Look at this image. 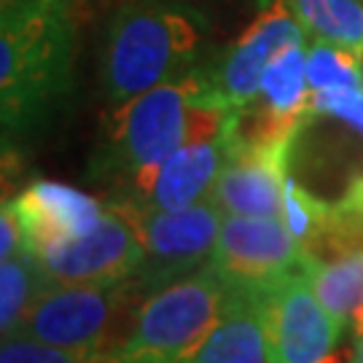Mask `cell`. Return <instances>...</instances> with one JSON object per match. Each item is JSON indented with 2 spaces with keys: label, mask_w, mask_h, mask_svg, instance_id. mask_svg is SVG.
<instances>
[{
  "label": "cell",
  "mask_w": 363,
  "mask_h": 363,
  "mask_svg": "<svg viewBox=\"0 0 363 363\" xmlns=\"http://www.w3.org/2000/svg\"><path fill=\"white\" fill-rule=\"evenodd\" d=\"M73 0H3L0 121L3 138L49 124L73 89Z\"/></svg>",
  "instance_id": "6da1fadb"
},
{
  "label": "cell",
  "mask_w": 363,
  "mask_h": 363,
  "mask_svg": "<svg viewBox=\"0 0 363 363\" xmlns=\"http://www.w3.org/2000/svg\"><path fill=\"white\" fill-rule=\"evenodd\" d=\"M234 111L240 108L223 105L213 91L210 70L194 67L111 111L97 172L127 178L138 189L178 148L218 138Z\"/></svg>",
  "instance_id": "7a4b0ae2"
},
{
  "label": "cell",
  "mask_w": 363,
  "mask_h": 363,
  "mask_svg": "<svg viewBox=\"0 0 363 363\" xmlns=\"http://www.w3.org/2000/svg\"><path fill=\"white\" fill-rule=\"evenodd\" d=\"M208 33L186 0H124L105 27L100 84L111 108L191 73Z\"/></svg>",
  "instance_id": "3957f363"
},
{
  "label": "cell",
  "mask_w": 363,
  "mask_h": 363,
  "mask_svg": "<svg viewBox=\"0 0 363 363\" xmlns=\"http://www.w3.org/2000/svg\"><path fill=\"white\" fill-rule=\"evenodd\" d=\"M229 291V283L208 264L148 294L127 342L108 363H186L218 325Z\"/></svg>",
  "instance_id": "277c9868"
},
{
  "label": "cell",
  "mask_w": 363,
  "mask_h": 363,
  "mask_svg": "<svg viewBox=\"0 0 363 363\" xmlns=\"http://www.w3.org/2000/svg\"><path fill=\"white\" fill-rule=\"evenodd\" d=\"M148 296L135 277L111 286H52L33 304L16 337L113 355L127 342Z\"/></svg>",
  "instance_id": "5b68a950"
},
{
  "label": "cell",
  "mask_w": 363,
  "mask_h": 363,
  "mask_svg": "<svg viewBox=\"0 0 363 363\" xmlns=\"http://www.w3.org/2000/svg\"><path fill=\"white\" fill-rule=\"evenodd\" d=\"M140 234L143 261L132 274L145 294L199 272L213 259L223 210L208 199L186 210H145L121 202Z\"/></svg>",
  "instance_id": "8992f818"
},
{
  "label": "cell",
  "mask_w": 363,
  "mask_h": 363,
  "mask_svg": "<svg viewBox=\"0 0 363 363\" xmlns=\"http://www.w3.org/2000/svg\"><path fill=\"white\" fill-rule=\"evenodd\" d=\"M40 269L57 286H111L138 272L143 261L140 234L121 202L108 205L89 232L35 253Z\"/></svg>",
  "instance_id": "52a82bcc"
},
{
  "label": "cell",
  "mask_w": 363,
  "mask_h": 363,
  "mask_svg": "<svg viewBox=\"0 0 363 363\" xmlns=\"http://www.w3.org/2000/svg\"><path fill=\"white\" fill-rule=\"evenodd\" d=\"M272 363H337L331 352L345 331L312 291L304 267L261 291Z\"/></svg>",
  "instance_id": "ba28073f"
},
{
  "label": "cell",
  "mask_w": 363,
  "mask_h": 363,
  "mask_svg": "<svg viewBox=\"0 0 363 363\" xmlns=\"http://www.w3.org/2000/svg\"><path fill=\"white\" fill-rule=\"evenodd\" d=\"M210 264L232 288L264 291L301 267V247L283 218L223 216Z\"/></svg>",
  "instance_id": "9c48e42d"
},
{
  "label": "cell",
  "mask_w": 363,
  "mask_h": 363,
  "mask_svg": "<svg viewBox=\"0 0 363 363\" xmlns=\"http://www.w3.org/2000/svg\"><path fill=\"white\" fill-rule=\"evenodd\" d=\"M301 40H307V30L291 11L288 0H272L269 6H261L259 16L210 70L213 91L223 105L245 108L259 94L261 78L274 57Z\"/></svg>",
  "instance_id": "30bf717a"
},
{
  "label": "cell",
  "mask_w": 363,
  "mask_h": 363,
  "mask_svg": "<svg viewBox=\"0 0 363 363\" xmlns=\"http://www.w3.org/2000/svg\"><path fill=\"white\" fill-rule=\"evenodd\" d=\"M294 143L296 140L247 143L234 132L226 162L213 189V202L226 216L280 218Z\"/></svg>",
  "instance_id": "8fae6325"
},
{
  "label": "cell",
  "mask_w": 363,
  "mask_h": 363,
  "mask_svg": "<svg viewBox=\"0 0 363 363\" xmlns=\"http://www.w3.org/2000/svg\"><path fill=\"white\" fill-rule=\"evenodd\" d=\"M312 118L307 81V40L294 43L272 60L261 78L259 94L237 111V138L247 143L296 140Z\"/></svg>",
  "instance_id": "7c38bea8"
},
{
  "label": "cell",
  "mask_w": 363,
  "mask_h": 363,
  "mask_svg": "<svg viewBox=\"0 0 363 363\" xmlns=\"http://www.w3.org/2000/svg\"><path fill=\"white\" fill-rule=\"evenodd\" d=\"M237 111L229 127L213 140H196L164 159L156 172L138 189H132V205L145 210H186L213 199V189L232 145Z\"/></svg>",
  "instance_id": "4fadbf2b"
},
{
  "label": "cell",
  "mask_w": 363,
  "mask_h": 363,
  "mask_svg": "<svg viewBox=\"0 0 363 363\" xmlns=\"http://www.w3.org/2000/svg\"><path fill=\"white\" fill-rule=\"evenodd\" d=\"M11 202L22 220L27 247L33 253L89 232L108 210L100 199L57 181L30 183Z\"/></svg>",
  "instance_id": "5bb4252c"
},
{
  "label": "cell",
  "mask_w": 363,
  "mask_h": 363,
  "mask_svg": "<svg viewBox=\"0 0 363 363\" xmlns=\"http://www.w3.org/2000/svg\"><path fill=\"white\" fill-rule=\"evenodd\" d=\"M186 363H272L261 291L232 288L218 325Z\"/></svg>",
  "instance_id": "9a60e30c"
},
{
  "label": "cell",
  "mask_w": 363,
  "mask_h": 363,
  "mask_svg": "<svg viewBox=\"0 0 363 363\" xmlns=\"http://www.w3.org/2000/svg\"><path fill=\"white\" fill-rule=\"evenodd\" d=\"M312 291L342 328L363 331V250L337 259H301Z\"/></svg>",
  "instance_id": "2e32d148"
},
{
  "label": "cell",
  "mask_w": 363,
  "mask_h": 363,
  "mask_svg": "<svg viewBox=\"0 0 363 363\" xmlns=\"http://www.w3.org/2000/svg\"><path fill=\"white\" fill-rule=\"evenodd\" d=\"M52 286L33 250L0 259V334L16 337L40 294Z\"/></svg>",
  "instance_id": "e0dca14e"
},
{
  "label": "cell",
  "mask_w": 363,
  "mask_h": 363,
  "mask_svg": "<svg viewBox=\"0 0 363 363\" xmlns=\"http://www.w3.org/2000/svg\"><path fill=\"white\" fill-rule=\"evenodd\" d=\"M310 38L363 57V0H288Z\"/></svg>",
  "instance_id": "ac0fdd59"
},
{
  "label": "cell",
  "mask_w": 363,
  "mask_h": 363,
  "mask_svg": "<svg viewBox=\"0 0 363 363\" xmlns=\"http://www.w3.org/2000/svg\"><path fill=\"white\" fill-rule=\"evenodd\" d=\"M307 81L310 91L358 89L363 86L361 57L342 46L312 38L307 46Z\"/></svg>",
  "instance_id": "d6986e66"
},
{
  "label": "cell",
  "mask_w": 363,
  "mask_h": 363,
  "mask_svg": "<svg viewBox=\"0 0 363 363\" xmlns=\"http://www.w3.org/2000/svg\"><path fill=\"white\" fill-rule=\"evenodd\" d=\"M328 202L318 199L310 194L301 183L288 172L286 189H283V223L288 226V232L294 234V240L298 242L301 253L312 250V245L318 242V237L323 232V223L328 218Z\"/></svg>",
  "instance_id": "ffe728a7"
},
{
  "label": "cell",
  "mask_w": 363,
  "mask_h": 363,
  "mask_svg": "<svg viewBox=\"0 0 363 363\" xmlns=\"http://www.w3.org/2000/svg\"><path fill=\"white\" fill-rule=\"evenodd\" d=\"M0 363H108V355L57 347L30 337H9L0 347Z\"/></svg>",
  "instance_id": "44dd1931"
},
{
  "label": "cell",
  "mask_w": 363,
  "mask_h": 363,
  "mask_svg": "<svg viewBox=\"0 0 363 363\" xmlns=\"http://www.w3.org/2000/svg\"><path fill=\"white\" fill-rule=\"evenodd\" d=\"M312 116H334L363 135V86L310 91Z\"/></svg>",
  "instance_id": "7402d4cb"
},
{
  "label": "cell",
  "mask_w": 363,
  "mask_h": 363,
  "mask_svg": "<svg viewBox=\"0 0 363 363\" xmlns=\"http://www.w3.org/2000/svg\"><path fill=\"white\" fill-rule=\"evenodd\" d=\"M30 250L25 240V229H22V220L16 216L11 199L3 202V216H0V259L13 256V253H22Z\"/></svg>",
  "instance_id": "603a6c76"
},
{
  "label": "cell",
  "mask_w": 363,
  "mask_h": 363,
  "mask_svg": "<svg viewBox=\"0 0 363 363\" xmlns=\"http://www.w3.org/2000/svg\"><path fill=\"white\" fill-rule=\"evenodd\" d=\"M347 205H355V208L363 210V175H358L355 181L350 183V189L345 191V196H342Z\"/></svg>",
  "instance_id": "cb8c5ba5"
},
{
  "label": "cell",
  "mask_w": 363,
  "mask_h": 363,
  "mask_svg": "<svg viewBox=\"0 0 363 363\" xmlns=\"http://www.w3.org/2000/svg\"><path fill=\"white\" fill-rule=\"evenodd\" d=\"M352 363H363V331L358 334V342H355V352H352Z\"/></svg>",
  "instance_id": "d4e9b609"
},
{
  "label": "cell",
  "mask_w": 363,
  "mask_h": 363,
  "mask_svg": "<svg viewBox=\"0 0 363 363\" xmlns=\"http://www.w3.org/2000/svg\"><path fill=\"white\" fill-rule=\"evenodd\" d=\"M269 3H272V0H259V6H269Z\"/></svg>",
  "instance_id": "484cf974"
}]
</instances>
